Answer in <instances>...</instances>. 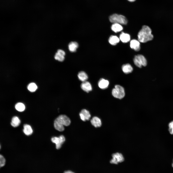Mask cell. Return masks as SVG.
<instances>
[{
	"label": "cell",
	"mask_w": 173,
	"mask_h": 173,
	"mask_svg": "<svg viewBox=\"0 0 173 173\" xmlns=\"http://www.w3.org/2000/svg\"><path fill=\"white\" fill-rule=\"evenodd\" d=\"M151 29L148 26L143 25L137 35L138 41L145 43L152 40L154 38Z\"/></svg>",
	"instance_id": "obj_1"
},
{
	"label": "cell",
	"mask_w": 173,
	"mask_h": 173,
	"mask_svg": "<svg viewBox=\"0 0 173 173\" xmlns=\"http://www.w3.org/2000/svg\"><path fill=\"white\" fill-rule=\"evenodd\" d=\"M70 123L69 118L65 115H62L59 116L54 121V126L57 130L62 131L64 130V126H68Z\"/></svg>",
	"instance_id": "obj_2"
},
{
	"label": "cell",
	"mask_w": 173,
	"mask_h": 173,
	"mask_svg": "<svg viewBox=\"0 0 173 173\" xmlns=\"http://www.w3.org/2000/svg\"><path fill=\"white\" fill-rule=\"evenodd\" d=\"M109 19L111 23L124 25H126L128 22L124 16L117 14H113L110 16Z\"/></svg>",
	"instance_id": "obj_3"
},
{
	"label": "cell",
	"mask_w": 173,
	"mask_h": 173,
	"mask_svg": "<svg viewBox=\"0 0 173 173\" xmlns=\"http://www.w3.org/2000/svg\"><path fill=\"white\" fill-rule=\"evenodd\" d=\"M112 93L114 97L119 99L123 98L125 95L124 88L119 85L115 86V88L112 90Z\"/></svg>",
	"instance_id": "obj_4"
},
{
	"label": "cell",
	"mask_w": 173,
	"mask_h": 173,
	"mask_svg": "<svg viewBox=\"0 0 173 173\" xmlns=\"http://www.w3.org/2000/svg\"><path fill=\"white\" fill-rule=\"evenodd\" d=\"M65 140V137L63 135H61L59 137H54L51 138L52 142L56 144V148L57 149L61 148L62 145Z\"/></svg>",
	"instance_id": "obj_5"
},
{
	"label": "cell",
	"mask_w": 173,
	"mask_h": 173,
	"mask_svg": "<svg viewBox=\"0 0 173 173\" xmlns=\"http://www.w3.org/2000/svg\"><path fill=\"white\" fill-rule=\"evenodd\" d=\"M112 159L110 161L111 164H117L119 162H123L124 159L123 155L121 153L117 152L112 155Z\"/></svg>",
	"instance_id": "obj_6"
},
{
	"label": "cell",
	"mask_w": 173,
	"mask_h": 173,
	"mask_svg": "<svg viewBox=\"0 0 173 173\" xmlns=\"http://www.w3.org/2000/svg\"><path fill=\"white\" fill-rule=\"evenodd\" d=\"M81 119L83 121L89 120L91 115L88 111L85 109H82L79 114Z\"/></svg>",
	"instance_id": "obj_7"
},
{
	"label": "cell",
	"mask_w": 173,
	"mask_h": 173,
	"mask_svg": "<svg viewBox=\"0 0 173 173\" xmlns=\"http://www.w3.org/2000/svg\"><path fill=\"white\" fill-rule=\"evenodd\" d=\"M65 53L63 50L59 49L56 53L54 56L55 59L60 62L63 61L65 59Z\"/></svg>",
	"instance_id": "obj_8"
},
{
	"label": "cell",
	"mask_w": 173,
	"mask_h": 173,
	"mask_svg": "<svg viewBox=\"0 0 173 173\" xmlns=\"http://www.w3.org/2000/svg\"><path fill=\"white\" fill-rule=\"evenodd\" d=\"M130 47L135 51H138L140 49V42L136 39L132 40L130 42Z\"/></svg>",
	"instance_id": "obj_9"
},
{
	"label": "cell",
	"mask_w": 173,
	"mask_h": 173,
	"mask_svg": "<svg viewBox=\"0 0 173 173\" xmlns=\"http://www.w3.org/2000/svg\"><path fill=\"white\" fill-rule=\"evenodd\" d=\"M81 87L82 90L87 93L92 90V87L91 84L86 81L82 82L81 85Z\"/></svg>",
	"instance_id": "obj_10"
},
{
	"label": "cell",
	"mask_w": 173,
	"mask_h": 173,
	"mask_svg": "<svg viewBox=\"0 0 173 173\" xmlns=\"http://www.w3.org/2000/svg\"><path fill=\"white\" fill-rule=\"evenodd\" d=\"M91 122L92 125L96 128L100 127L102 125L101 120L96 116L93 117L91 120Z\"/></svg>",
	"instance_id": "obj_11"
},
{
	"label": "cell",
	"mask_w": 173,
	"mask_h": 173,
	"mask_svg": "<svg viewBox=\"0 0 173 173\" xmlns=\"http://www.w3.org/2000/svg\"><path fill=\"white\" fill-rule=\"evenodd\" d=\"M109 84L108 81L103 78L101 79L98 82V85L101 89H104L107 88Z\"/></svg>",
	"instance_id": "obj_12"
},
{
	"label": "cell",
	"mask_w": 173,
	"mask_h": 173,
	"mask_svg": "<svg viewBox=\"0 0 173 173\" xmlns=\"http://www.w3.org/2000/svg\"><path fill=\"white\" fill-rule=\"evenodd\" d=\"M79 44L76 42H71L68 45V48L69 50L71 52H75L78 48Z\"/></svg>",
	"instance_id": "obj_13"
},
{
	"label": "cell",
	"mask_w": 173,
	"mask_h": 173,
	"mask_svg": "<svg viewBox=\"0 0 173 173\" xmlns=\"http://www.w3.org/2000/svg\"><path fill=\"white\" fill-rule=\"evenodd\" d=\"M122 69L124 73L128 74L131 73L133 70V68L130 64L127 63L123 65Z\"/></svg>",
	"instance_id": "obj_14"
},
{
	"label": "cell",
	"mask_w": 173,
	"mask_h": 173,
	"mask_svg": "<svg viewBox=\"0 0 173 173\" xmlns=\"http://www.w3.org/2000/svg\"><path fill=\"white\" fill-rule=\"evenodd\" d=\"M119 39L123 43H126L130 40V37L129 34L122 32L120 35Z\"/></svg>",
	"instance_id": "obj_15"
},
{
	"label": "cell",
	"mask_w": 173,
	"mask_h": 173,
	"mask_svg": "<svg viewBox=\"0 0 173 173\" xmlns=\"http://www.w3.org/2000/svg\"><path fill=\"white\" fill-rule=\"evenodd\" d=\"M23 131L26 135L29 136L32 133L33 130L31 127L30 125L25 124L24 125Z\"/></svg>",
	"instance_id": "obj_16"
},
{
	"label": "cell",
	"mask_w": 173,
	"mask_h": 173,
	"mask_svg": "<svg viewBox=\"0 0 173 173\" xmlns=\"http://www.w3.org/2000/svg\"><path fill=\"white\" fill-rule=\"evenodd\" d=\"M79 79L82 82L86 81L88 78V76L87 74L83 71L79 72L78 74Z\"/></svg>",
	"instance_id": "obj_17"
},
{
	"label": "cell",
	"mask_w": 173,
	"mask_h": 173,
	"mask_svg": "<svg viewBox=\"0 0 173 173\" xmlns=\"http://www.w3.org/2000/svg\"><path fill=\"white\" fill-rule=\"evenodd\" d=\"M119 39L116 36L111 35L108 41L109 43L111 45H115L119 41Z\"/></svg>",
	"instance_id": "obj_18"
},
{
	"label": "cell",
	"mask_w": 173,
	"mask_h": 173,
	"mask_svg": "<svg viewBox=\"0 0 173 173\" xmlns=\"http://www.w3.org/2000/svg\"><path fill=\"white\" fill-rule=\"evenodd\" d=\"M111 28L112 31L116 33L120 32L123 29V28L120 24L116 23L112 25Z\"/></svg>",
	"instance_id": "obj_19"
},
{
	"label": "cell",
	"mask_w": 173,
	"mask_h": 173,
	"mask_svg": "<svg viewBox=\"0 0 173 173\" xmlns=\"http://www.w3.org/2000/svg\"><path fill=\"white\" fill-rule=\"evenodd\" d=\"M20 123V121L19 118L17 117H13L12 119L11 124L14 127H16L19 125Z\"/></svg>",
	"instance_id": "obj_20"
},
{
	"label": "cell",
	"mask_w": 173,
	"mask_h": 173,
	"mask_svg": "<svg viewBox=\"0 0 173 173\" xmlns=\"http://www.w3.org/2000/svg\"><path fill=\"white\" fill-rule=\"evenodd\" d=\"M15 107L17 110L20 112L24 111L25 108L24 104L20 102L16 104L15 105Z\"/></svg>",
	"instance_id": "obj_21"
},
{
	"label": "cell",
	"mask_w": 173,
	"mask_h": 173,
	"mask_svg": "<svg viewBox=\"0 0 173 173\" xmlns=\"http://www.w3.org/2000/svg\"><path fill=\"white\" fill-rule=\"evenodd\" d=\"M137 55L142 65L143 66H146L147 64V62L144 56L140 54Z\"/></svg>",
	"instance_id": "obj_22"
},
{
	"label": "cell",
	"mask_w": 173,
	"mask_h": 173,
	"mask_svg": "<svg viewBox=\"0 0 173 173\" xmlns=\"http://www.w3.org/2000/svg\"><path fill=\"white\" fill-rule=\"evenodd\" d=\"M27 88L30 91L33 92L36 90L37 88V86L35 83H31L28 85L27 86Z\"/></svg>",
	"instance_id": "obj_23"
},
{
	"label": "cell",
	"mask_w": 173,
	"mask_h": 173,
	"mask_svg": "<svg viewBox=\"0 0 173 173\" xmlns=\"http://www.w3.org/2000/svg\"><path fill=\"white\" fill-rule=\"evenodd\" d=\"M133 61L134 64L137 67L139 68L142 67V65L140 62L137 55L135 56Z\"/></svg>",
	"instance_id": "obj_24"
},
{
	"label": "cell",
	"mask_w": 173,
	"mask_h": 173,
	"mask_svg": "<svg viewBox=\"0 0 173 173\" xmlns=\"http://www.w3.org/2000/svg\"><path fill=\"white\" fill-rule=\"evenodd\" d=\"M6 160L4 156L2 155H0V167H4L6 164Z\"/></svg>",
	"instance_id": "obj_25"
},
{
	"label": "cell",
	"mask_w": 173,
	"mask_h": 173,
	"mask_svg": "<svg viewBox=\"0 0 173 173\" xmlns=\"http://www.w3.org/2000/svg\"><path fill=\"white\" fill-rule=\"evenodd\" d=\"M168 130L170 133L173 135V120L170 122L168 124Z\"/></svg>",
	"instance_id": "obj_26"
},
{
	"label": "cell",
	"mask_w": 173,
	"mask_h": 173,
	"mask_svg": "<svg viewBox=\"0 0 173 173\" xmlns=\"http://www.w3.org/2000/svg\"><path fill=\"white\" fill-rule=\"evenodd\" d=\"M63 173H75L71 170H68L64 171Z\"/></svg>",
	"instance_id": "obj_27"
},
{
	"label": "cell",
	"mask_w": 173,
	"mask_h": 173,
	"mask_svg": "<svg viewBox=\"0 0 173 173\" xmlns=\"http://www.w3.org/2000/svg\"><path fill=\"white\" fill-rule=\"evenodd\" d=\"M130 2H133L135 1L136 0H128Z\"/></svg>",
	"instance_id": "obj_28"
},
{
	"label": "cell",
	"mask_w": 173,
	"mask_h": 173,
	"mask_svg": "<svg viewBox=\"0 0 173 173\" xmlns=\"http://www.w3.org/2000/svg\"><path fill=\"white\" fill-rule=\"evenodd\" d=\"M172 167H173V162L172 164Z\"/></svg>",
	"instance_id": "obj_29"
}]
</instances>
